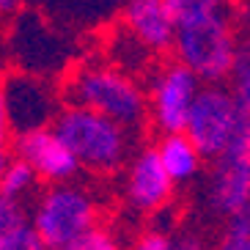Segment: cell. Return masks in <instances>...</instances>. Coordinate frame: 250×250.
I'll list each match as a JSON object with an SVG mask.
<instances>
[{
	"instance_id": "1",
	"label": "cell",
	"mask_w": 250,
	"mask_h": 250,
	"mask_svg": "<svg viewBox=\"0 0 250 250\" xmlns=\"http://www.w3.org/2000/svg\"><path fill=\"white\" fill-rule=\"evenodd\" d=\"M173 14V50L201 83L226 80L236 50L228 0H165Z\"/></svg>"
},
{
	"instance_id": "2",
	"label": "cell",
	"mask_w": 250,
	"mask_h": 250,
	"mask_svg": "<svg viewBox=\"0 0 250 250\" xmlns=\"http://www.w3.org/2000/svg\"><path fill=\"white\" fill-rule=\"evenodd\" d=\"M55 121V135H58L66 148L74 154L80 168H88L94 173H113L126 157V126L118 121L102 116L96 110H88L83 104H72L61 110Z\"/></svg>"
},
{
	"instance_id": "3",
	"label": "cell",
	"mask_w": 250,
	"mask_h": 250,
	"mask_svg": "<svg viewBox=\"0 0 250 250\" xmlns=\"http://www.w3.org/2000/svg\"><path fill=\"white\" fill-rule=\"evenodd\" d=\"M69 96L74 104L102 113L126 129L146 118V96L140 85L110 66H88L77 72L69 83Z\"/></svg>"
},
{
	"instance_id": "4",
	"label": "cell",
	"mask_w": 250,
	"mask_h": 250,
	"mask_svg": "<svg viewBox=\"0 0 250 250\" xmlns=\"http://www.w3.org/2000/svg\"><path fill=\"white\" fill-rule=\"evenodd\" d=\"M242 118L245 110L234 102L231 91L217 83H209L198 88L182 132L195 143L204 160H214L239 138Z\"/></svg>"
},
{
	"instance_id": "5",
	"label": "cell",
	"mask_w": 250,
	"mask_h": 250,
	"mask_svg": "<svg viewBox=\"0 0 250 250\" xmlns=\"http://www.w3.org/2000/svg\"><path fill=\"white\" fill-rule=\"evenodd\" d=\"M30 226L47 250H63L96 226V204L85 190L58 182L39 198Z\"/></svg>"
},
{
	"instance_id": "6",
	"label": "cell",
	"mask_w": 250,
	"mask_h": 250,
	"mask_svg": "<svg viewBox=\"0 0 250 250\" xmlns=\"http://www.w3.org/2000/svg\"><path fill=\"white\" fill-rule=\"evenodd\" d=\"M201 88L198 74L190 66H184L182 61L168 63L165 69H160L151 83V99L146 104V113L151 116L154 126L162 135L168 132H182L190 104L195 99Z\"/></svg>"
},
{
	"instance_id": "7",
	"label": "cell",
	"mask_w": 250,
	"mask_h": 250,
	"mask_svg": "<svg viewBox=\"0 0 250 250\" xmlns=\"http://www.w3.org/2000/svg\"><path fill=\"white\" fill-rule=\"evenodd\" d=\"M212 162V173L206 179V204L214 214L228 217L250 201V160L242 140L236 138Z\"/></svg>"
},
{
	"instance_id": "8",
	"label": "cell",
	"mask_w": 250,
	"mask_h": 250,
	"mask_svg": "<svg viewBox=\"0 0 250 250\" xmlns=\"http://www.w3.org/2000/svg\"><path fill=\"white\" fill-rule=\"evenodd\" d=\"M0 88H3L8 126L17 135L39 129V126H50V121L58 113L52 91L30 74H11Z\"/></svg>"
},
{
	"instance_id": "9",
	"label": "cell",
	"mask_w": 250,
	"mask_h": 250,
	"mask_svg": "<svg viewBox=\"0 0 250 250\" xmlns=\"http://www.w3.org/2000/svg\"><path fill=\"white\" fill-rule=\"evenodd\" d=\"M17 154H20V160H25L33 168V173L39 179H44L50 184L69 182L77 173V168H80L74 154L66 148V143L50 126H39V129L20 135Z\"/></svg>"
},
{
	"instance_id": "10",
	"label": "cell",
	"mask_w": 250,
	"mask_h": 250,
	"mask_svg": "<svg viewBox=\"0 0 250 250\" xmlns=\"http://www.w3.org/2000/svg\"><path fill=\"white\" fill-rule=\"evenodd\" d=\"M173 182L165 173L157 148H143L129 165V176H126V198L135 209L140 212H154L157 206L170 201Z\"/></svg>"
},
{
	"instance_id": "11",
	"label": "cell",
	"mask_w": 250,
	"mask_h": 250,
	"mask_svg": "<svg viewBox=\"0 0 250 250\" xmlns=\"http://www.w3.org/2000/svg\"><path fill=\"white\" fill-rule=\"evenodd\" d=\"M124 22L148 50H168L173 44V14L165 0H126Z\"/></svg>"
},
{
	"instance_id": "12",
	"label": "cell",
	"mask_w": 250,
	"mask_h": 250,
	"mask_svg": "<svg viewBox=\"0 0 250 250\" xmlns=\"http://www.w3.org/2000/svg\"><path fill=\"white\" fill-rule=\"evenodd\" d=\"M157 157H160L162 168L165 173L170 176L173 184H182V182H190L192 176H198L201 170V151L195 148L190 138L184 132H168L165 138L160 140V146H157Z\"/></svg>"
},
{
	"instance_id": "13",
	"label": "cell",
	"mask_w": 250,
	"mask_h": 250,
	"mask_svg": "<svg viewBox=\"0 0 250 250\" xmlns=\"http://www.w3.org/2000/svg\"><path fill=\"white\" fill-rule=\"evenodd\" d=\"M0 250H47L20 201L0 195Z\"/></svg>"
},
{
	"instance_id": "14",
	"label": "cell",
	"mask_w": 250,
	"mask_h": 250,
	"mask_svg": "<svg viewBox=\"0 0 250 250\" xmlns=\"http://www.w3.org/2000/svg\"><path fill=\"white\" fill-rule=\"evenodd\" d=\"M226 77L231 80L228 91L234 96V102L248 113L250 110V42L248 44H236Z\"/></svg>"
},
{
	"instance_id": "15",
	"label": "cell",
	"mask_w": 250,
	"mask_h": 250,
	"mask_svg": "<svg viewBox=\"0 0 250 250\" xmlns=\"http://www.w3.org/2000/svg\"><path fill=\"white\" fill-rule=\"evenodd\" d=\"M36 182H39V176L33 173V168L25 160H14V162L8 160V165L0 173V195L20 201L33 190Z\"/></svg>"
},
{
	"instance_id": "16",
	"label": "cell",
	"mask_w": 250,
	"mask_h": 250,
	"mask_svg": "<svg viewBox=\"0 0 250 250\" xmlns=\"http://www.w3.org/2000/svg\"><path fill=\"white\" fill-rule=\"evenodd\" d=\"M217 250H250V201L228 214Z\"/></svg>"
},
{
	"instance_id": "17",
	"label": "cell",
	"mask_w": 250,
	"mask_h": 250,
	"mask_svg": "<svg viewBox=\"0 0 250 250\" xmlns=\"http://www.w3.org/2000/svg\"><path fill=\"white\" fill-rule=\"evenodd\" d=\"M63 250H121L118 242L113 239V234L102 231V228H88L85 234H80L74 242H69Z\"/></svg>"
},
{
	"instance_id": "18",
	"label": "cell",
	"mask_w": 250,
	"mask_h": 250,
	"mask_svg": "<svg viewBox=\"0 0 250 250\" xmlns=\"http://www.w3.org/2000/svg\"><path fill=\"white\" fill-rule=\"evenodd\" d=\"M135 250H170V239L162 231H151V234H146L135 245Z\"/></svg>"
},
{
	"instance_id": "19",
	"label": "cell",
	"mask_w": 250,
	"mask_h": 250,
	"mask_svg": "<svg viewBox=\"0 0 250 250\" xmlns=\"http://www.w3.org/2000/svg\"><path fill=\"white\" fill-rule=\"evenodd\" d=\"M170 250H209L206 242L201 236H192V234H184L179 239H170Z\"/></svg>"
},
{
	"instance_id": "20",
	"label": "cell",
	"mask_w": 250,
	"mask_h": 250,
	"mask_svg": "<svg viewBox=\"0 0 250 250\" xmlns=\"http://www.w3.org/2000/svg\"><path fill=\"white\" fill-rule=\"evenodd\" d=\"M8 116H6V104H3V88H0V146H8Z\"/></svg>"
},
{
	"instance_id": "21",
	"label": "cell",
	"mask_w": 250,
	"mask_h": 250,
	"mask_svg": "<svg viewBox=\"0 0 250 250\" xmlns=\"http://www.w3.org/2000/svg\"><path fill=\"white\" fill-rule=\"evenodd\" d=\"M239 140H242V148H245V154H248V160H250V110L245 113V118H242V129H239Z\"/></svg>"
},
{
	"instance_id": "22",
	"label": "cell",
	"mask_w": 250,
	"mask_h": 250,
	"mask_svg": "<svg viewBox=\"0 0 250 250\" xmlns=\"http://www.w3.org/2000/svg\"><path fill=\"white\" fill-rule=\"evenodd\" d=\"M20 6V0H0V11H11Z\"/></svg>"
}]
</instances>
